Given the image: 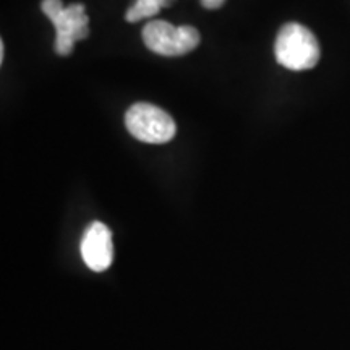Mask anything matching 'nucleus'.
I'll use <instances>...</instances> for the list:
<instances>
[{
    "instance_id": "f257e3e1",
    "label": "nucleus",
    "mask_w": 350,
    "mask_h": 350,
    "mask_svg": "<svg viewBox=\"0 0 350 350\" xmlns=\"http://www.w3.org/2000/svg\"><path fill=\"white\" fill-rule=\"evenodd\" d=\"M42 13L55 28V52L70 55L78 41L90 36V18L83 3L64 7L62 0H42Z\"/></svg>"
},
{
    "instance_id": "f03ea898",
    "label": "nucleus",
    "mask_w": 350,
    "mask_h": 350,
    "mask_svg": "<svg viewBox=\"0 0 350 350\" xmlns=\"http://www.w3.org/2000/svg\"><path fill=\"white\" fill-rule=\"evenodd\" d=\"M274 54L282 67L301 72L318 64L321 51L317 38L308 28L299 23H287L278 33Z\"/></svg>"
},
{
    "instance_id": "7ed1b4c3",
    "label": "nucleus",
    "mask_w": 350,
    "mask_h": 350,
    "mask_svg": "<svg viewBox=\"0 0 350 350\" xmlns=\"http://www.w3.org/2000/svg\"><path fill=\"white\" fill-rule=\"evenodd\" d=\"M125 125L131 137L150 144L169 143L177 133V125L172 117L150 103L133 104L126 111Z\"/></svg>"
},
{
    "instance_id": "20e7f679",
    "label": "nucleus",
    "mask_w": 350,
    "mask_h": 350,
    "mask_svg": "<svg viewBox=\"0 0 350 350\" xmlns=\"http://www.w3.org/2000/svg\"><path fill=\"white\" fill-rule=\"evenodd\" d=\"M143 41L154 54L165 57L185 55L201 41L198 29L190 25L174 26L169 21H150L143 28Z\"/></svg>"
},
{
    "instance_id": "39448f33",
    "label": "nucleus",
    "mask_w": 350,
    "mask_h": 350,
    "mask_svg": "<svg viewBox=\"0 0 350 350\" xmlns=\"http://www.w3.org/2000/svg\"><path fill=\"white\" fill-rule=\"evenodd\" d=\"M81 256L86 266L96 273H103L113 260L112 234L103 222H93L81 240Z\"/></svg>"
},
{
    "instance_id": "423d86ee",
    "label": "nucleus",
    "mask_w": 350,
    "mask_h": 350,
    "mask_svg": "<svg viewBox=\"0 0 350 350\" xmlns=\"http://www.w3.org/2000/svg\"><path fill=\"white\" fill-rule=\"evenodd\" d=\"M175 0H137L126 12L125 20L129 23H138L144 18H151L159 13L161 8L172 5Z\"/></svg>"
},
{
    "instance_id": "0eeeda50",
    "label": "nucleus",
    "mask_w": 350,
    "mask_h": 350,
    "mask_svg": "<svg viewBox=\"0 0 350 350\" xmlns=\"http://www.w3.org/2000/svg\"><path fill=\"white\" fill-rule=\"evenodd\" d=\"M226 0H201V5L208 10H216V8H221L224 5Z\"/></svg>"
},
{
    "instance_id": "6e6552de",
    "label": "nucleus",
    "mask_w": 350,
    "mask_h": 350,
    "mask_svg": "<svg viewBox=\"0 0 350 350\" xmlns=\"http://www.w3.org/2000/svg\"><path fill=\"white\" fill-rule=\"evenodd\" d=\"M3 55H5V46L2 42L0 44V62H3Z\"/></svg>"
}]
</instances>
